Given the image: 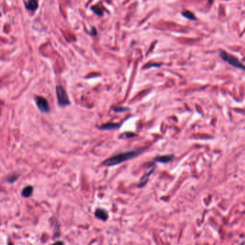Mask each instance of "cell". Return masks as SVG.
Instances as JSON below:
<instances>
[{"instance_id":"1","label":"cell","mask_w":245,"mask_h":245,"mask_svg":"<svg viewBox=\"0 0 245 245\" xmlns=\"http://www.w3.org/2000/svg\"><path fill=\"white\" fill-rule=\"evenodd\" d=\"M144 149H137L128 151L121 153L115 156H111L110 158L106 159L102 162V164L106 166H113L118 165V164L123 163L125 161L131 160L135 157H136L143 152Z\"/></svg>"},{"instance_id":"2","label":"cell","mask_w":245,"mask_h":245,"mask_svg":"<svg viewBox=\"0 0 245 245\" xmlns=\"http://www.w3.org/2000/svg\"><path fill=\"white\" fill-rule=\"evenodd\" d=\"M219 56L224 62H226L231 66L236 67V68L243 70L245 71V65L240 62L239 59L236 57L231 55L230 54H228L224 50H220Z\"/></svg>"},{"instance_id":"3","label":"cell","mask_w":245,"mask_h":245,"mask_svg":"<svg viewBox=\"0 0 245 245\" xmlns=\"http://www.w3.org/2000/svg\"><path fill=\"white\" fill-rule=\"evenodd\" d=\"M57 98H58V105L61 107H65L70 104L67 92L64 87L61 85H58L56 87Z\"/></svg>"},{"instance_id":"4","label":"cell","mask_w":245,"mask_h":245,"mask_svg":"<svg viewBox=\"0 0 245 245\" xmlns=\"http://www.w3.org/2000/svg\"><path fill=\"white\" fill-rule=\"evenodd\" d=\"M36 103L42 113H49L50 106L47 100L42 96L36 97Z\"/></svg>"},{"instance_id":"5","label":"cell","mask_w":245,"mask_h":245,"mask_svg":"<svg viewBox=\"0 0 245 245\" xmlns=\"http://www.w3.org/2000/svg\"><path fill=\"white\" fill-rule=\"evenodd\" d=\"M95 215L97 218L103 221H106L108 218V214L107 213V211L106 210L102 209H96V211L95 212Z\"/></svg>"},{"instance_id":"6","label":"cell","mask_w":245,"mask_h":245,"mask_svg":"<svg viewBox=\"0 0 245 245\" xmlns=\"http://www.w3.org/2000/svg\"><path fill=\"white\" fill-rule=\"evenodd\" d=\"M25 7L29 10L34 11L38 7V2L36 0H24Z\"/></svg>"},{"instance_id":"7","label":"cell","mask_w":245,"mask_h":245,"mask_svg":"<svg viewBox=\"0 0 245 245\" xmlns=\"http://www.w3.org/2000/svg\"><path fill=\"white\" fill-rule=\"evenodd\" d=\"M174 156L173 155H165V156H158L155 159V161L159 163H168L174 159Z\"/></svg>"},{"instance_id":"8","label":"cell","mask_w":245,"mask_h":245,"mask_svg":"<svg viewBox=\"0 0 245 245\" xmlns=\"http://www.w3.org/2000/svg\"><path fill=\"white\" fill-rule=\"evenodd\" d=\"M121 124H116V123H107L99 127V129L100 130H115L119 128Z\"/></svg>"},{"instance_id":"9","label":"cell","mask_w":245,"mask_h":245,"mask_svg":"<svg viewBox=\"0 0 245 245\" xmlns=\"http://www.w3.org/2000/svg\"><path fill=\"white\" fill-rule=\"evenodd\" d=\"M32 192H33V187H31V186H28V187H26L25 189H23L22 192V195L24 197L28 198L32 195Z\"/></svg>"},{"instance_id":"10","label":"cell","mask_w":245,"mask_h":245,"mask_svg":"<svg viewBox=\"0 0 245 245\" xmlns=\"http://www.w3.org/2000/svg\"><path fill=\"white\" fill-rule=\"evenodd\" d=\"M182 15L183 17H185L186 18L191 19V20H196V19L195 15L190 11H184V12H182Z\"/></svg>"},{"instance_id":"11","label":"cell","mask_w":245,"mask_h":245,"mask_svg":"<svg viewBox=\"0 0 245 245\" xmlns=\"http://www.w3.org/2000/svg\"><path fill=\"white\" fill-rule=\"evenodd\" d=\"M152 171H153V170H152V171H150L148 172V174H146L145 175H144L143 178L141 179V183H140V184H139V187H143V186L146 184V182H147V181H148V176H150V174H151Z\"/></svg>"},{"instance_id":"12","label":"cell","mask_w":245,"mask_h":245,"mask_svg":"<svg viewBox=\"0 0 245 245\" xmlns=\"http://www.w3.org/2000/svg\"><path fill=\"white\" fill-rule=\"evenodd\" d=\"M92 10H93V12H95L96 14H98V16H102V15L103 14V11H102V10L100 6L97 5L93 6V7H92Z\"/></svg>"},{"instance_id":"13","label":"cell","mask_w":245,"mask_h":245,"mask_svg":"<svg viewBox=\"0 0 245 245\" xmlns=\"http://www.w3.org/2000/svg\"><path fill=\"white\" fill-rule=\"evenodd\" d=\"M52 245H64V243H63V242H61V241H58V242H56L55 243H54L53 244H52Z\"/></svg>"},{"instance_id":"14","label":"cell","mask_w":245,"mask_h":245,"mask_svg":"<svg viewBox=\"0 0 245 245\" xmlns=\"http://www.w3.org/2000/svg\"><path fill=\"white\" fill-rule=\"evenodd\" d=\"M120 110H121V112H122V111L127 110V109H124V108H121V109H120ZM114 110L115 111V112H118V108H114Z\"/></svg>"},{"instance_id":"15","label":"cell","mask_w":245,"mask_h":245,"mask_svg":"<svg viewBox=\"0 0 245 245\" xmlns=\"http://www.w3.org/2000/svg\"><path fill=\"white\" fill-rule=\"evenodd\" d=\"M213 2H214V0H209V3L210 4H211L212 3H213Z\"/></svg>"},{"instance_id":"16","label":"cell","mask_w":245,"mask_h":245,"mask_svg":"<svg viewBox=\"0 0 245 245\" xmlns=\"http://www.w3.org/2000/svg\"><path fill=\"white\" fill-rule=\"evenodd\" d=\"M8 245H13V244H12V243H9Z\"/></svg>"},{"instance_id":"17","label":"cell","mask_w":245,"mask_h":245,"mask_svg":"<svg viewBox=\"0 0 245 245\" xmlns=\"http://www.w3.org/2000/svg\"><path fill=\"white\" fill-rule=\"evenodd\" d=\"M242 245H244V243H243V244H242Z\"/></svg>"},{"instance_id":"18","label":"cell","mask_w":245,"mask_h":245,"mask_svg":"<svg viewBox=\"0 0 245 245\" xmlns=\"http://www.w3.org/2000/svg\"><path fill=\"white\" fill-rule=\"evenodd\" d=\"M0 15H1V13H0Z\"/></svg>"}]
</instances>
